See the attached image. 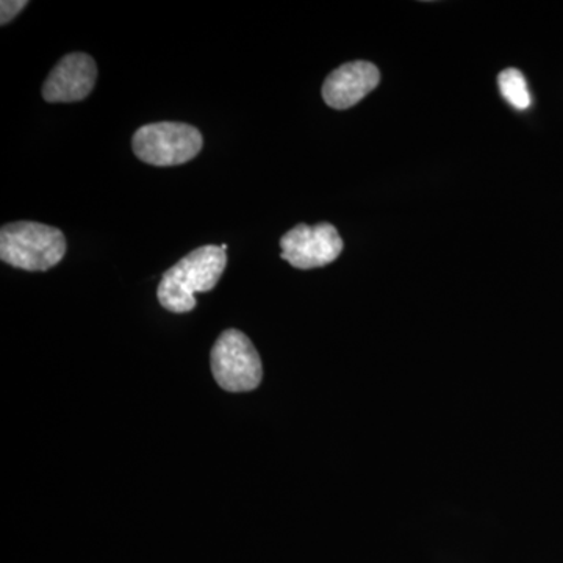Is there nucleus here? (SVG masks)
Segmentation results:
<instances>
[{
    "label": "nucleus",
    "mask_w": 563,
    "mask_h": 563,
    "mask_svg": "<svg viewBox=\"0 0 563 563\" xmlns=\"http://www.w3.org/2000/svg\"><path fill=\"white\" fill-rule=\"evenodd\" d=\"M228 265V254L221 246L198 247L163 274L157 298L163 309L173 313L195 310L196 292L213 290Z\"/></svg>",
    "instance_id": "1"
},
{
    "label": "nucleus",
    "mask_w": 563,
    "mask_h": 563,
    "mask_svg": "<svg viewBox=\"0 0 563 563\" xmlns=\"http://www.w3.org/2000/svg\"><path fill=\"white\" fill-rule=\"evenodd\" d=\"M201 132L185 122H155L140 128L132 150L152 166H177L192 161L202 151Z\"/></svg>",
    "instance_id": "3"
},
{
    "label": "nucleus",
    "mask_w": 563,
    "mask_h": 563,
    "mask_svg": "<svg viewBox=\"0 0 563 563\" xmlns=\"http://www.w3.org/2000/svg\"><path fill=\"white\" fill-rule=\"evenodd\" d=\"M27 5L29 2H25V0H2L0 2V24H9Z\"/></svg>",
    "instance_id": "9"
},
{
    "label": "nucleus",
    "mask_w": 563,
    "mask_h": 563,
    "mask_svg": "<svg viewBox=\"0 0 563 563\" xmlns=\"http://www.w3.org/2000/svg\"><path fill=\"white\" fill-rule=\"evenodd\" d=\"M66 254L60 229L41 222L20 221L0 231V261L24 272H47Z\"/></svg>",
    "instance_id": "2"
},
{
    "label": "nucleus",
    "mask_w": 563,
    "mask_h": 563,
    "mask_svg": "<svg viewBox=\"0 0 563 563\" xmlns=\"http://www.w3.org/2000/svg\"><path fill=\"white\" fill-rule=\"evenodd\" d=\"M211 373L222 390H255L262 383L261 355L251 340L236 329L221 333L211 350Z\"/></svg>",
    "instance_id": "4"
},
{
    "label": "nucleus",
    "mask_w": 563,
    "mask_h": 563,
    "mask_svg": "<svg viewBox=\"0 0 563 563\" xmlns=\"http://www.w3.org/2000/svg\"><path fill=\"white\" fill-rule=\"evenodd\" d=\"M499 91L514 109L526 110L531 107L532 98L523 74L515 68L504 69L498 77Z\"/></svg>",
    "instance_id": "8"
},
{
    "label": "nucleus",
    "mask_w": 563,
    "mask_h": 563,
    "mask_svg": "<svg viewBox=\"0 0 563 563\" xmlns=\"http://www.w3.org/2000/svg\"><path fill=\"white\" fill-rule=\"evenodd\" d=\"M98 79V66L95 58L81 52L63 57L51 70L43 85V98L46 102H79L95 90Z\"/></svg>",
    "instance_id": "6"
},
{
    "label": "nucleus",
    "mask_w": 563,
    "mask_h": 563,
    "mask_svg": "<svg viewBox=\"0 0 563 563\" xmlns=\"http://www.w3.org/2000/svg\"><path fill=\"white\" fill-rule=\"evenodd\" d=\"M380 73L369 62H351L329 74L322 85V99L335 110H347L379 85Z\"/></svg>",
    "instance_id": "7"
},
{
    "label": "nucleus",
    "mask_w": 563,
    "mask_h": 563,
    "mask_svg": "<svg viewBox=\"0 0 563 563\" xmlns=\"http://www.w3.org/2000/svg\"><path fill=\"white\" fill-rule=\"evenodd\" d=\"M343 246L342 236L329 222L296 225L280 239L282 258L298 269L321 268L335 262Z\"/></svg>",
    "instance_id": "5"
}]
</instances>
